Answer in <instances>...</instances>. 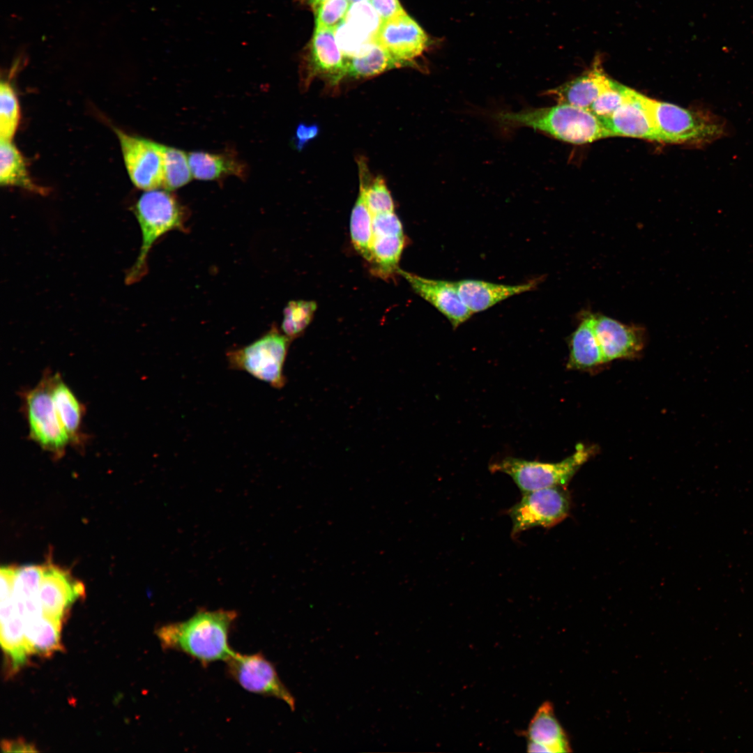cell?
Listing matches in <instances>:
<instances>
[{
    "label": "cell",
    "mask_w": 753,
    "mask_h": 753,
    "mask_svg": "<svg viewBox=\"0 0 753 753\" xmlns=\"http://www.w3.org/2000/svg\"><path fill=\"white\" fill-rule=\"evenodd\" d=\"M237 616L234 610L200 609L187 620L160 626L156 635L164 649L185 653L204 666L226 662L235 652L229 635Z\"/></svg>",
    "instance_id": "1"
},
{
    "label": "cell",
    "mask_w": 753,
    "mask_h": 753,
    "mask_svg": "<svg viewBox=\"0 0 753 753\" xmlns=\"http://www.w3.org/2000/svg\"><path fill=\"white\" fill-rule=\"evenodd\" d=\"M494 117L503 128L528 127L574 144L611 137L601 119L590 110L565 103L519 112H501Z\"/></svg>",
    "instance_id": "2"
},
{
    "label": "cell",
    "mask_w": 753,
    "mask_h": 753,
    "mask_svg": "<svg viewBox=\"0 0 753 753\" xmlns=\"http://www.w3.org/2000/svg\"><path fill=\"white\" fill-rule=\"evenodd\" d=\"M648 103L660 142L702 146L728 133L725 120L710 111L686 109L650 98Z\"/></svg>",
    "instance_id": "3"
},
{
    "label": "cell",
    "mask_w": 753,
    "mask_h": 753,
    "mask_svg": "<svg viewBox=\"0 0 753 753\" xmlns=\"http://www.w3.org/2000/svg\"><path fill=\"white\" fill-rule=\"evenodd\" d=\"M134 213L142 233L139 255L127 273L126 280L131 284L146 273V259L155 242L166 233L183 229L185 213L176 198L166 190H146L134 207Z\"/></svg>",
    "instance_id": "4"
},
{
    "label": "cell",
    "mask_w": 753,
    "mask_h": 753,
    "mask_svg": "<svg viewBox=\"0 0 753 753\" xmlns=\"http://www.w3.org/2000/svg\"><path fill=\"white\" fill-rule=\"evenodd\" d=\"M594 452L593 447L579 443L572 455L558 462L506 457L492 463L489 469L492 472H501L510 476L522 493L551 487H564Z\"/></svg>",
    "instance_id": "5"
},
{
    "label": "cell",
    "mask_w": 753,
    "mask_h": 753,
    "mask_svg": "<svg viewBox=\"0 0 753 753\" xmlns=\"http://www.w3.org/2000/svg\"><path fill=\"white\" fill-rule=\"evenodd\" d=\"M51 372H45L38 383L22 390V413L26 420L29 438L55 459L61 458L70 444L56 412L50 390Z\"/></svg>",
    "instance_id": "6"
},
{
    "label": "cell",
    "mask_w": 753,
    "mask_h": 753,
    "mask_svg": "<svg viewBox=\"0 0 753 753\" xmlns=\"http://www.w3.org/2000/svg\"><path fill=\"white\" fill-rule=\"evenodd\" d=\"M290 340L275 326L253 342L227 353L229 368L243 370L275 388L285 384L283 367Z\"/></svg>",
    "instance_id": "7"
},
{
    "label": "cell",
    "mask_w": 753,
    "mask_h": 753,
    "mask_svg": "<svg viewBox=\"0 0 753 753\" xmlns=\"http://www.w3.org/2000/svg\"><path fill=\"white\" fill-rule=\"evenodd\" d=\"M570 508V496L562 486L522 493L508 511L512 522L511 535L515 538L534 527L554 526L568 515Z\"/></svg>",
    "instance_id": "8"
},
{
    "label": "cell",
    "mask_w": 753,
    "mask_h": 753,
    "mask_svg": "<svg viewBox=\"0 0 753 753\" xmlns=\"http://www.w3.org/2000/svg\"><path fill=\"white\" fill-rule=\"evenodd\" d=\"M229 676L245 690L284 701L291 710L296 701L280 678L274 664L260 653L234 652L225 662Z\"/></svg>",
    "instance_id": "9"
},
{
    "label": "cell",
    "mask_w": 753,
    "mask_h": 753,
    "mask_svg": "<svg viewBox=\"0 0 753 753\" xmlns=\"http://www.w3.org/2000/svg\"><path fill=\"white\" fill-rule=\"evenodd\" d=\"M126 167L133 184L150 190L163 185V146L116 129Z\"/></svg>",
    "instance_id": "10"
},
{
    "label": "cell",
    "mask_w": 753,
    "mask_h": 753,
    "mask_svg": "<svg viewBox=\"0 0 753 753\" xmlns=\"http://www.w3.org/2000/svg\"><path fill=\"white\" fill-rule=\"evenodd\" d=\"M334 33L332 29L315 28L303 78L305 89L316 77L335 88L347 76L348 59L339 47Z\"/></svg>",
    "instance_id": "11"
},
{
    "label": "cell",
    "mask_w": 753,
    "mask_h": 753,
    "mask_svg": "<svg viewBox=\"0 0 753 753\" xmlns=\"http://www.w3.org/2000/svg\"><path fill=\"white\" fill-rule=\"evenodd\" d=\"M376 39L401 66H412L429 44L424 30L406 13L382 22Z\"/></svg>",
    "instance_id": "12"
},
{
    "label": "cell",
    "mask_w": 753,
    "mask_h": 753,
    "mask_svg": "<svg viewBox=\"0 0 753 753\" xmlns=\"http://www.w3.org/2000/svg\"><path fill=\"white\" fill-rule=\"evenodd\" d=\"M591 322L606 363L639 356L646 342L641 326L621 323L601 314H591Z\"/></svg>",
    "instance_id": "13"
},
{
    "label": "cell",
    "mask_w": 753,
    "mask_h": 753,
    "mask_svg": "<svg viewBox=\"0 0 753 753\" xmlns=\"http://www.w3.org/2000/svg\"><path fill=\"white\" fill-rule=\"evenodd\" d=\"M84 593L83 584L68 570L50 563L43 565L38 596L44 615L62 621L72 604Z\"/></svg>",
    "instance_id": "14"
},
{
    "label": "cell",
    "mask_w": 753,
    "mask_h": 753,
    "mask_svg": "<svg viewBox=\"0 0 753 753\" xmlns=\"http://www.w3.org/2000/svg\"><path fill=\"white\" fill-rule=\"evenodd\" d=\"M649 98L632 89L628 100L610 116L601 119L611 137H630L660 142Z\"/></svg>",
    "instance_id": "15"
},
{
    "label": "cell",
    "mask_w": 753,
    "mask_h": 753,
    "mask_svg": "<svg viewBox=\"0 0 753 753\" xmlns=\"http://www.w3.org/2000/svg\"><path fill=\"white\" fill-rule=\"evenodd\" d=\"M413 290L432 304L450 322L453 329L467 321L473 313L462 301L455 282L427 279L418 275L398 270Z\"/></svg>",
    "instance_id": "16"
},
{
    "label": "cell",
    "mask_w": 753,
    "mask_h": 753,
    "mask_svg": "<svg viewBox=\"0 0 753 753\" xmlns=\"http://www.w3.org/2000/svg\"><path fill=\"white\" fill-rule=\"evenodd\" d=\"M615 80L604 71L597 57L592 67L576 78L549 90L558 103H565L588 109L599 96L611 87Z\"/></svg>",
    "instance_id": "17"
},
{
    "label": "cell",
    "mask_w": 753,
    "mask_h": 753,
    "mask_svg": "<svg viewBox=\"0 0 753 753\" xmlns=\"http://www.w3.org/2000/svg\"><path fill=\"white\" fill-rule=\"evenodd\" d=\"M50 381L56 412L70 444L82 449L87 438L82 429L85 407L60 374L50 372Z\"/></svg>",
    "instance_id": "18"
},
{
    "label": "cell",
    "mask_w": 753,
    "mask_h": 753,
    "mask_svg": "<svg viewBox=\"0 0 753 753\" xmlns=\"http://www.w3.org/2000/svg\"><path fill=\"white\" fill-rule=\"evenodd\" d=\"M528 752H571L568 736L556 719L552 705L543 703L532 717L526 730Z\"/></svg>",
    "instance_id": "19"
},
{
    "label": "cell",
    "mask_w": 753,
    "mask_h": 753,
    "mask_svg": "<svg viewBox=\"0 0 753 753\" xmlns=\"http://www.w3.org/2000/svg\"><path fill=\"white\" fill-rule=\"evenodd\" d=\"M538 279L517 285H506L476 280L455 282L458 294L467 308L473 314L485 310L514 295L534 289Z\"/></svg>",
    "instance_id": "20"
},
{
    "label": "cell",
    "mask_w": 753,
    "mask_h": 753,
    "mask_svg": "<svg viewBox=\"0 0 753 753\" xmlns=\"http://www.w3.org/2000/svg\"><path fill=\"white\" fill-rule=\"evenodd\" d=\"M591 312H584L569 337L567 368L586 370L606 363L591 322Z\"/></svg>",
    "instance_id": "21"
},
{
    "label": "cell",
    "mask_w": 753,
    "mask_h": 753,
    "mask_svg": "<svg viewBox=\"0 0 753 753\" xmlns=\"http://www.w3.org/2000/svg\"><path fill=\"white\" fill-rule=\"evenodd\" d=\"M1 644L10 657L12 670L21 667L29 655L24 635V623L11 597L1 600Z\"/></svg>",
    "instance_id": "22"
},
{
    "label": "cell",
    "mask_w": 753,
    "mask_h": 753,
    "mask_svg": "<svg viewBox=\"0 0 753 753\" xmlns=\"http://www.w3.org/2000/svg\"><path fill=\"white\" fill-rule=\"evenodd\" d=\"M24 635L29 654L50 657L61 651V621L46 615L24 621Z\"/></svg>",
    "instance_id": "23"
},
{
    "label": "cell",
    "mask_w": 753,
    "mask_h": 753,
    "mask_svg": "<svg viewBox=\"0 0 753 753\" xmlns=\"http://www.w3.org/2000/svg\"><path fill=\"white\" fill-rule=\"evenodd\" d=\"M188 160L192 176L199 180H215L227 175L244 177L245 166L229 153L192 152Z\"/></svg>",
    "instance_id": "24"
},
{
    "label": "cell",
    "mask_w": 753,
    "mask_h": 753,
    "mask_svg": "<svg viewBox=\"0 0 753 753\" xmlns=\"http://www.w3.org/2000/svg\"><path fill=\"white\" fill-rule=\"evenodd\" d=\"M397 67L402 66L375 38L359 54L348 59L347 76L367 78Z\"/></svg>",
    "instance_id": "25"
},
{
    "label": "cell",
    "mask_w": 753,
    "mask_h": 753,
    "mask_svg": "<svg viewBox=\"0 0 753 753\" xmlns=\"http://www.w3.org/2000/svg\"><path fill=\"white\" fill-rule=\"evenodd\" d=\"M405 243L404 236L374 237L370 261L372 273L382 279H390L398 274V264Z\"/></svg>",
    "instance_id": "26"
},
{
    "label": "cell",
    "mask_w": 753,
    "mask_h": 753,
    "mask_svg": "<svg viewBox=\"0 0 753 753\" xmlns=\"http://www.w3.org/2000/svg\"><path fill=\"white\" fill-rule=\"evenodd\" d=\"M0 183L2 185L18 186L33 192L43 191L32 181L19 150L11 141L2 139L0 143Z\"/></svg>",
    "instance_id": "27"
},
{
    "label": "cell",
    "mask_w": 753,
    "mask_h": 753,
    "mask_svg": "<svg viewBox=\"0 0 753 753\" xmlns=\"http://www.w3.org/2000/svg\"><path fill=\"white\" fill-rule=\"evenodd\" d=\"M372 218L373 215L366 204L364 192L359 188L358 197L351 215V238L356 250L369 262L372 257L374 239Z\"/></svg>",
    "instance_id": "28"
},
{
    "label": "cell",
    "mask_w": 753,
    "mask_h": 753,
    "mask_svg": "<svg viewBox=\"0 0 753 753\" xmlns=\"http://www.w3.org/2000/svg\"><path fill=\"white\" fill-rule=\"evenodd\" d=\"M359 188L372 215L394 212V203L385 180L381 176L370 179L369 169L363 158L358 160Z\"/></svg>",
    "instance_id": "29"
},
{
    "label": "cell",
    "mask_w": 753,
    "mask_h": 753,
    "mask_svg": "<svg viewBox=\"0 0 753 753\" xmlns=\"http://www.w3.org/2000/svg\"><path fill=\"white\" fill-rule=\"evenodd\" d=\"M163 185L175 190L188 183L192 176L188 155L175 148L163 146Z\"/></svg>",
    "instance_id": "30"
},
{
    "label": "cell",
    "mask_w": 753,
    "mask_h": 753,
    "mask_svg": "<svg viewBox=\"0 0 753 753\" xmlns=\"http://www.w3.org/2000/svg\"><path fill=\"white\" fill-rule=\"evenodd\" d=\"M317 303L312 301H291L284 310L282 330L293 340L301 335L312 320Z\"/></svg>",
    "instance_id": "31"
},
{
    "label": "cell",
    "mask_w": 753,
    "mask_h": 753,
    "mask_svg": "<svg viewBox=\"0 0 753 753\" xmlns=\"http://www.w3.org/2000/svg\"><path fill=\"white\" fill-rule=\"evenodd\" d=\"M20 106L17 96L7 82L0 84V138L11 141L20 121Z\"/></svg>",
    "instance_id": "32"
},
{
    "label": "cell",
    "mask_w": 753,
    "mask_h": 753,
    "mask_svg": "<svg viewBox=\"0 0 753 753\" xmlns=\"http://www.w3.org/2000/svg\"><path fill=\"white\" fill-rule=\"evenodd\" d=\"M355 31L375 39L382 20L369 1L352 3L344 20Z\"/></svg>",
    "instance_id": "33"
},
{
    "label": "cell",
    "mask_w": 753,
    "mask_h": 753,
    "mask_svg": "<svg viewBox=\"0 0 753 753\" xmlns=\"http://www.w3.org/2000/svg\"><path fill=\"white\" fill-rule=\"evenodd\" d=\"M43 565H29L18 568L14 581L12 598L16 604L39 599V586Z\"/></svg>",
    "instance_id": "34"
},
{
    "label": "cell",
    "mask_w": 753,
    "mask_h": 753,
    "mask_svg": "<svg viewBox=\"0 0 753 753\" xmlns=\"http://www.w3.org/2000/svg\"><path fill=\"white\" fill-rule=\"evenodd\" d=\"M632 89L615 81L595 100L589 110L600 119L610 116L630 96Z\"/></svg>",
    "instance_id": "35"
},
{
    "label": "cell",
    "mask_w": 753,
    "mask_h": 753,
    "mask_svg": "<svg viewBox=\"0 0 753 753\" xmlns=\"http://www.w3.org/2000/svg\"><path fill=\"white\" fill-rule=\"evenodd\" d=\"M349 0H326L314 8L317 29L335 30L341 24L351 6Z\"/></svg>",
    "instance_id": "36"
},
{
    "label": "cell",
    "mask_w": 753,
    "mask_h": 753,
    "mask_svg": "<svg viewBox=\"0 0 753 753\" xmlns=\"http://www.w3.org/2000/svg\"><path fill=\"white\" fill-rule=\"evenodd\" d=\"M372 228L374 237L404 236L402 222L394 212L374 215Z\"/></svg>",
    "instance_id": "37"
},
{
    "label": "cell",
    "mask_w": 753,
    "mask_h": 753,
    "mask_svg": "<svg viewBox=\"0 0 753 753\" xmlns=\"http://www.w3.org/2000/svg\"><path fill=\"white\" fill-rule=\"evenodd\" d=\"M369 1L382 22L395 18L406 13L398 0H370Z\"/></svg>",
    "instance_id": "38"
},
{
    "label": "cell",
    "mask_w": 753,
    "mask_h": 753,
    "mask_svg": "<svg viewBox=\"0 0 753 753\" xmlns=\"http://www.w3.org/2000/svg\"><path fill=\"white\" fill-rule=\"evenodd\" d=\"M319 128L317 124L307 125L300 123L296 130L294 137V144L296 149L301 151L303 147L311 140L317 137Z\"/></svg>",
    "instance_id": "39"
},
{
    "label": "cell",
    "mask_w": 753,
    "mask_h": 753,
    "mask_svg": "<svg viewBox=\"0 0 753 753\" xmlns=\"http://www.w3.org/2000/svg\"><path fill=\"white\" fill-rule=\"evenodd\" d=\"M17 568L14 566L1 568V600L12 596Z\"/></svg>",
    "instance_id": "40"
},
{
    "label": "cell",
    "mask_w": 753,
    "mask_h": 753,
    "mask_svg": "<svg viewBox=\"0 0 753 753\" xmlns=\"http://www.w3.org/2000/svg\"><path fill=\"white\" fill-rule=\"evenodd\" d=\"M1 747H2V749H3V750L4 752H37V750L34 749V747L32 745L28 744L26 742H23L22 740H17V741H11V740L8 741V740H6V741H4V742H3L1 743Z\"/></svg>",
    "instance_id": "41"
},
{
    "label": "cell",
    "mask_w": 753,
    "mask_h": 753,
    "mask_svg": "<svg viewBox=\"0 0 753 753\" xmlns=\"http://www.w3.org/2000/svg\"><path fill=\"white\" fill-rule=\"evenodd\" d=\"M325 1H326V0H302L303 2L306 3L307 6H311L313 9L317 6H318L319 4H320L321 3H322V2Z\"/></svg>",
    "instance_id": "42"
},
{
    "label": "cell",
    "mask_w": 753,
    "mask_h": 753,
    "mask_svg": "<svg viewBox=\"0 0 753 753\" xmlns=\"http://www.w3.org/2000/svg\"><path fill=\"white\" fill-rule=\"evenodd\" d=\"M349 1H351V3H355V2H358V1H370V0H349Z\"/></svg>",
    "instance_id": "43"
}]
</instances>
